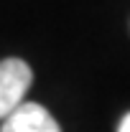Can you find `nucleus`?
<instances>
[{
    "mask_svg": "<svg viewBox=\"0 0 130 132\" xmlns=\"http://www.w3.org/2000/svg\"><path fill=\"white\" fill-rule=\"evenodd\" d=\"M33 81L31 66L20 59L0 61V122L10 114L16 107L23 104V97Z\"/></svg>",
    "mask_w": 130,
    "mask_h": 132,
    "instance_id": "f257e3e1",
    "label": "nucleus"
},
{
    "mask_svg": "<svg viewBox=\"0 0 130 132\" xmlns=\"http://www.w3.org/2000/svg\"><path fill=\"white\" fill-rule=\"evenodd\" d=\"M0 132H61L59 122L36 102H23L3 119Z\"/></svg>",
    "mask_w": 130,
    "mask_h": 132,
    "instance_id": "f03ea898",
    "label": "nucleus"
},
{
    "mask_svg": "<svg viewBox=\"0 0 130 132\" xmlns=\"http://www.w3.org/2000/svg\"><path fill=\"white\" fill-rule=\"evenodd\" d=\"M117 132H130V112L122 119H120V127H117Z\"/></svg>",
    "mask_w": 130,
    "mask_h": 132,
    "instance_id": "7ed1b4c3",
    "label": "nucleus"
}]
</instances>
